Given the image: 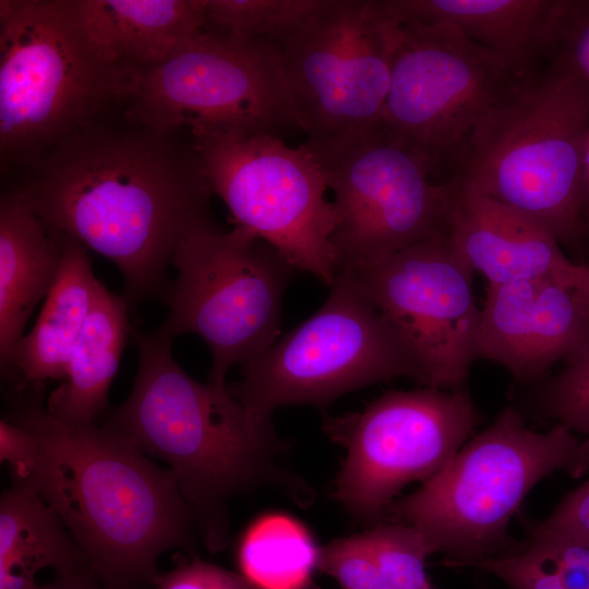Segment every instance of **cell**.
I'll return each instance as SVG.
<instances>
[{
	"mask_svg": "<svg viewBox=\"0 0 589 589\" xmlns=\"http://www.w3.org/2000/svg\"><path fill=\"white\" fill-rule=\"evenodd\" d=\"M568 286L579 304L589 315V263H575L572 267Z\"/></svg>",
	"mask_w": 589,
	"mask_h": 589,
	"instance_id": "836d02e7",
	"label": "cell"
},
{
	"mask_svg": "<svg viewBox=\"0 0 589 589\" xmlns=\"http://www.w3.org/2000/svg\"><path fill=\"white\" fill-rule=\"evenodd\" d=\"M123 116L160 132L196 124L286 140L301 132L280 49L205 28L161 61L135 71Z\"/></svg>",
	"mask_w": 589,
	"mask_h": 589,
	"instance_id": "30bf717a",
	"label": "cell"
},
{
	"mask_svg": "<svg viewBox=\"0 0 589 589\" xmlns=\"http://www.w3.org/2000/svg\"><path fill=\"white\" fill-rule=\"evenodd\" d=\"M135 71L96 57L73 0H1L2 169L34 170L64 137L124 106Z\"/></svg>",
	"mask_w": 589,
	"mask_h": 589,
	"instance_id": "5b68a950",
	"label": "cell"
},
{
	"mask_svg": "<svg viewBox=\"0 0 589 589\" xmlns=\"http://www.w3.org/2000/svg\"><path fill=\"white\" fill-rule=\"evenodd\" d=\"M509 589H589V543L530 531L516 550L470 563Z\"/></svg>",
	"mask_w": 589,
	"mask_h": 589,
	"instance_id": "484cf974",
	"label": "cell"
},
{
	"mask_svg": "<svg viewBox=\"0 0 589 589\" xmlns=\"http://www.w3.org/2000/svg\"><path fill=\"white\" fill-rule=\"evenodd\" d=\"M79 25L106 64L139 70L205 27V0H73Z\"/></svg>",
	"mask_w": 589,
	"mask_h": 589,
	"instance_id": "d6986e66",
	"label": "cell"
},
{
	"mask_svg": "<svg viewBox=\"0 0 589 589\" xmlns=\"http://www.w3.org/2000/svg\"><path fill=\"white\" fill-rule=\"evenodd\" d=\"M61 260L58 235L10 192L0 202V362L11 378L13 358L35 306L46 299Z\"/></svg>",
	"mask_w": 589,
	"mask_h": 589,
	"instance_id": "ffe728a7",
	"label": "cell"
},
{
	"mask_svg": "<svg viewBox=\"0 0 589 589\" xmlns=\"http://www.w3.org/2000/svg\"><path fill=\"white\" fill-rule=\"evenodd\" d=\"M446 231L453 249L489 286L554 277L568 286L574 262L555 237L530 216L449 181Z\"/></svg>",
	"mask_w": 589,
	"mask_h": 589,
	"instance_id": "e0dca14e",
	"label": "cell"
},
{
	"mask_svg": "<svg viewBox=\"0 0 589 589\" xmlns=\"http://www.w3.org/2000/svg\"><path fill=\"white\" fill-rule=\"evenodd\" d=\"M137 369L129 397L104 425L127 436L146 456L168 465L212 552L228 541V505L263 485L299 504L313 492L284 468V443L271 418L248 410L228 390L191 377L175 360L172 340L131 326Z\"/></svg>",
	"mask_w": 589,
	"mask_h": 589,
	"instance_id": "3957f363",
	"label": "cell"
},
{
	"mask_svg": "<svg viewBox=\"0 0 589 589\" xmlns=\"http://www.w3.org/2000/svg\"><path fill=\"white\" fill-rule=\"evenodd\" d=\"M7 418L40 444L26 485L61 517L106 589L155 585L159 557L191 544L197 527L173 473L127 436L62 423L37 395H19Z\"/></svg>",
	"mask_w": 589,
	"mask_h": 589,
	"instance_id": "7a4b0ae2",
	"label": "cell"
},
{
	"mask_svg": "<svg viewBox=\"0 0 589 589\" xmlns=\"http://www.w3.org/2000/svg\"><path fill=\"white\" fill-rule=\"evenodd\" d=\"M318 549L298 520L268 514L243 534L238 562L241 575L256 589H309Z\"/></svg>",
	"mask_w": 589,
	"mask_h": 589,
	"instance_id": "d4e9b609",
	"label": "cell"
},
{
	"mask_svg": "<svg viewBox=\"0 0 589 589\" xmlns=\"http://www.w3.org/2000/svg\"><path fill=\"white\" fill-rule=\"evenodd\" d=\"M398 38L377 0H322L278 45L303 143L318 159L378 120Z\"/></svg>",
	"mask_w": 589,
	"mask_h": 589,
	"instance_id": "7c38bea8",
	"label": "cell"
},
{
	"mask_svg": "<svg viewBox=\"0 0 589 589\" xmlns=\"http://www.w3.org/2000/svg\"><path fill=\"white\" fill-rule=\"evenodd\" d=\"M203 172L236 226L277 250L296 271L332 287L337 275L332 236L337 224L324 168L301 143L241 129L189 128Z\"/></svg>",
	"mask_w": 589,
	"mask_h": 589,
	"instance_id": "9c48e42d",
	"label": "cell"
},
{
	"mask_svg": "<svg viewBox=\"0 0 589 589\" xmlns=\"http://www.w3.org/2000/svg\"><path fill=\"white\" fill-rule=\"evenodd\" d=\"M579 220L582 240L589 236V127L585 136L581 159Z\"/></svg>",
	"mask_w": 589,
	"mask_h": 589,
	"instance_id": "d6a6232c",
	"label": "cell"
},
{
	"mask_svg": "<svg viewBox=\"0 0 589 589\" xmlns=\"http://www.w3.org/2000/svg\"><path fill=\"white\" fill-rule=\"evenodd\" d=\"M129 304L98 281L94 302L69 360L64 382L47 398L46 410L73 426L93 424L108 393L131 326Z\"/></svg>",
	"mask_w": 589,
	"mask_h": 589,
	"instance_id": "7402d4cb",
	"label": "cell"
},
{
	"mask_svg": "<svg viewBox=\"0 0 589 589\" xmlns=\"http://www.w3.org/2000/svg\"><path fill=\"white\" fill-rule=\"evenodd\" d=\"M351 273L396 334L420 383L465 388L478 359L481 308L474 273L453 249L446 228L381 264Z\"/></svg>",
	"mask_w": 589,
	"mask_h": 589,
	"instance_id": "9a60e30c",
	"label": "cell"
},
{
	"mask_svg": "<svg viewBox=\"0 0 589 589\" xmlns=\"http://www.w3.org/2000/svg\"><path fill=\"white\" fill-rule=\"evenodd\" d=\"M530 531L589 543V480L568 492L555 509Z\"/></svg>",
	"mask_w": 589,
	"mask_h": 589,
	"instance_id": "4dcf8cb0",
	"label": "cell"
},
{
	"mask_svg": "<svg viewBox=\"0 0 589 589\" xmlns=\"http://www.w3.org/2000/svg\"><path fill=\"white\" fill-rule=\"evenodd\" d=\"M419 589H432L431 586L430 587H424V588H419Z\"/></svg>",
	"mask_w": 589,
	"mask_h": 589,
	"instance_id": "e575fe53",
	"label": "cell"
},
{
	"mask_svg": "<svg viewBox=\"0 0 589 589\" xmlns=\"http://www.w3.org/2000/svg\"><path fill=\"white\" fill-rule=\"evenodd\" d=\"M536 407L542 416L589 437V335L539 387Z\"/></svg>",
	"mask_w": 589,
	"mask_h": 589,
	"instance_id": "83f0119b",
	"label": "cell"
},
{
	"mask_svg": "<svg viewBox=\"0 0 589 589\" xmlns=\"http://www.w3.org/2000/svg\"><path fill=\"white\" fill-rule=\"evenodd\" d=\"M588 127L589 82L552 62L542 79L482 122L449 182L530 216L562 248L577 247Z\"/></svg>",
	"mask_w": 589,
	"mask_h": 589,
	"instance_id": "8992f818",
	"label": "cell"
},
{
	"mask_svg": "<svg viewBox=\"0 0 589 589\" xmlns=\"http://www.w3.org/2000/svg\"><path fill=\"white\" fill-rule=\"evenodd\" d=\"M156 589H256L243 575L194 558L159 574Z\"/></svg>",
	"mask_w": 589,
	"mask_h": 589,
	"instance_id": "f546056e",
	"label": "cell"
},
{
	"mask_svg": "<svg viewBox=\"0 0 589 589\" xmlns=\"http://www.w3.org/2000/svg\"><path fill=\"white\" fill-rule=\"evenodd\" d=\"M58 236L61 260L56 279L35 325L14 353L11 380L17 390L37 389L47 380H65L72 348L99 281L86 248L70 237Z\"/></svg>",
	"mask_w": 589,
	"mask_h": 589,
	"instance_id": "44dd1931",
	"label": "cell"
},
{
	"mask_svg": "<svg viewBox=\"0 0 589 589\" xmlns=\"http://www.w3.org/2000/svg\"><path fill=\"white\" fill-rule=\"evenodd\" d=\"M91 567L61 517L26 484L12 482L0 498V589H39L36 574Z\"/></svg>",
	"mask_w": 589,
	"mask_h": 589,
	"instance_id": "603a6c76",
	"label": "cell"
},
{
	"mask_svg": "<svg viewBox=\"0 0 589 589\" xmlns=\"http://www.w3.org/2000/svg\"><path fill=\"white\" fill-rule=\"evenodd\" d=\"M324 304L242 366L229 393L271 418L289 405L326 407L340 396L398 376L420 374L394 330L350 271L337 273Z\"/></svg>",
	"mask_w": 589,
	"mask_h": 589,
	"instance_id": "8fae6325",
	"label": "cell"
},
{
	"mask_svg": "<svg viewBox=\"0 0 589 589\" xmlns=\"http://www.w3.org/2000/svg\"><path fill=\"white\" fill-rule=\"evenodd\" d=\"M39 589H106L91 567L65 574H57L55 578L41 585Z\"/></svg>",
	"mask_w": 589,
	"mask_h": 589,
	"instance_id": "1f68e13d",
	"label": "cell"
},
{
	"mask_svg": "<svg viewBox=\"0 0 589 589\" xmlns=\"http://www.w3.org/2000/svg\"><path fill=\"white\" fill-rule=\"evenodd\" d=\"M397 23H445L466 38L532 71L552 53L565 0H377Z\"/></svg>",
	"mask_w": 589,
	"mask_h": 589,
	"instance_id": "ac0fdd59",
	"label": "cell"
},
{
	"mask_svg": "<svg viewBox=\"0 0 589 589\" xmlns=\"http://www.w3.org/2000/svg\"><path fill=\"white\" fill-rule=\"evenodd\" d=\"M589 335V315L564 281L538 277L488 286L478 359L503 365L521 383L539 381Z\"/></svg>",
	"mask_w": 589,
	"mask_h": 589,
	"instance_id": "2e32d148",
	"label": "cell"
},
{
	"mask_svg": "<svg viewBox=\"0 0 589 589\" xmlns=\"http://www.w3.org/2000/svg\"><path fill=\"white\" fill-rule=\"evenodd\" d=\"M171 265L177 275L164 297L169 314L155 330L171 340L201 337L212 354L208 382L225 387L230 368H242L278 339L296 269L248 230L220 231L213 223L182 239Z\"/></svg>",
	"mask_w": 589,
	"mask_h": 589,
	"instance_id": "ba28073f",
	"label": "cell"
},
{
	"mask_svg": "<svg viewBox=\"0 0 589 589\" xmlns=\"http://www.w3.org/2000/svg\"><path fill=\"white\" fill-rule=\"evenodd\" d=\"M187 131L97 119L60 141L9 192L53 233L111 261L133 309L165 297L177 247L213 223V193L192 134L181 136Z\"/></svg>",
	"mask_w": 589,
	"mask_h": 589,
	"instance_id": "6da1fadb",
	"label": "cell"
},
{
	"mask_svg": "<svg viewBox=\"0 0 589 589\" xmlns=\"http://www.w3.org/2000/svg\"><path fill=\"white\" fill-rule=\"evenodd\" d=\"M318 160L337 213V273L381 264L445 227L448 183H435L426 165L377 121Z\"/></svg>",
	"mask_w": 589,
	"mask_h": 589,
	"instance_id": "4fadbf2b",
	"label": "cell"
},
{
	"mask_svg": "<svg viewBox=\"0 0 589 589\" xmlns=\"http://www.w3.org/2000/svg\"><path fill=\"white\" fill-rule=\"evenodd\" d=\"M479 421L466 388L431 386L388 392L336 419L330 425L347 436L348 453L335 497L361 519H380L407 484L443 470Z\"/></svg>",
	"mask_w": 589,
	"mask_h": 589,
	"instance_id": "5bb4252c",
	"label": "cell"
},
{
	"mask_svg": "<svg viewBox=\"0 0 589 589\" xmlns=\"http://www.w3.org/2000/svg\"><path fill=\"white\" fill-rule=\"evenodd\" d=\"M436 549L418 528L377 524L318 549L316 569L341 589H419L430 587L426 561Z\"/></svg>",
	"mask_w": 589,
	"mask_h": 589,
	"instance_id": "cb8c5ba5",
	"label": "cell"
},
{
	"mask_svg": "<svg viewBox=\"0 0 589 589\" xmlns=\"http://www.w3.org/2000/svg\"><path fill=\"white\" fill-rule=\"evenodd\" d=\"M377 122L434 176L456 171L474 133L521 95L532 71L438 22H404Z\"/></svg>",
	"mask_w": 589,
	"mask_h": 589,
	"instance_id": "52a82bcc",
	"label": "cell"
},
{
	"mask_svg": "<svg viewBox=\"0 0 589 589\" xmlns=\"http://www.w3.org/2000/svg\"><path fill=\"white\" fill-rule=\"evenodd\" d=\"M552 53L553 62L589 82V0H565Z\"/></svg>",
	"mask_w": 589,
	"mask_h": 589,
	"instance_id": "f1b7e54d",
	"label": "cell"
},
{
	"mask_svg": "<svg viewBox=\"0 0 589 589\" xmlns=\"http://www.w3.org/2000/svg\"><path fill=\"white\" fill-rule=\"evenodd\" d=\"M322 0H205V29L239 43L286 39Z\"/></svg>",
	"mask_w": 589,
	"mask_h": 589,
	"instance_id": "4316f807",
	"label": "cell"
},
{
	"mask_svg": "<svg viewBox=\"0 0 589 589\" xmlns=\"http://www.w3.org/2000/svg\"><path fill=\"white\" fill-rule=\"evenodd\" d=\"M557 471L589 472V437L560 423L534 431L507 406L443 470L396 498L388 514L422 531L446 555L444 565L467 567L521 544L509 536V521L534 485Z\"/></svg>",
	"mask_w": 589,
	"mask_h": 589,
	"instance_id": "277c9868",
	"label": "cell"
}]
</instances>
